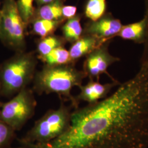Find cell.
Returning a JSON list of instances; mask_svg holds the SVG:
<instances>
[{"label":"cell","mask_w":148,"mask_h":148,"mask_svg":"<svg viewBox=\"0 0 148 148\" xmlns=\"http://www.w3.org/2000/svg\"><path fill=\"white\" fill-rule=\"evenodd\" d=\"M71 132L79 148H148V62L111 95L75 109Z\"/></svg>","instance_id":"6da1fadb"},{"label":"cell","mask_w":148,"mask_h":148,"mask_svg":"<svg viewBox=\"0 0 148 148\" xmlns=\"http://www.w3.org/2000/svg\"><path fill=\"white\" fill-rule=\"evenodd\" d=\"M85 78L84 72L77 69L73 64L57 66L44 65L42 69L36 72L32 90L38 95L54 93L63 97L75 109L79 106L71 91L74 87L82 85Z\"/></svg>","instance_id":"7a4b0ae2"},{"label":"cell","mask_w":148,"mask_h":148,"mask_svg":"<svg viewBox=\"0 0 148 148\" xmlns=\"http://www.w3.org/2000/svg\"><path fill=\"white\" fill-rule=\"evenodd\" d=\"M37 57L34 51L16 52L0 64V96L11 99L32 82Z\"/></svg>","instance_id":"3957f363"},{"label":"cell","mask_w":148,"mask_h":148,"mask_svg":"<svg viewBox=\"0 0 148 148\" xmlns=\"http://www.w3.org/2000/svg\"><path fill=\"white\" fill-rule=\"evenodd\" d=\"M62 102L56 109H50L35 122L26 134L18 139L21 145H40L50 142L62 136L69 128L72 110Z\"/></svg>","instance_id":"277c9868"},{"label":"cell","mask_w":148,"mask_h":148,"mask_svg":"<svg viewBox=\"0 0 148 148\" xmlns=\"http://www.w3.org/2000/svg\"><path fill=\"white\" fill-rule=\"evenodd\" d=\"M27 25L19 12L16 0H3L0 9V41L15 52L26 49Z\"/></svg>","instance_id":"5b68a950"},{"label":"cell","mask_w":148,"mask_h":148,"mask_svg":"<svg viewBox=\"0 0 148 148\" xmlns=\"http://www.w3.org/2000/svg\"><path fill=\"white\" fill-rule=\"evenodd\" d=\"M37 101L32 89L27 87L6 102H3L0 120L15 131L21 130L34 116Z\"/></svg>","instance_id":"8992f818"},{"label":"cell","mask_w":148,"mask_h":148,"mask_svg":"<svg viewBox=\"0 0 148 148\" xmlns=\"http://www.w3.org/2000/svg\"><path fill=\"white\" fill-rule=\"evenodd\" d=\"M110 41L103 43L86 57L83 70L86 77L89 79L99 81L102 74H108V69L112 64L120 61V59L109 52Z\"/></svg>","instance_id":"52a82bcc"},{"label":"cell","mask_w":148,"mask_h":148,"mask_svg":"<svg viewBox=\"0 0 148 148\" xmlns=\"http://www.w3.org/2000/svg\"><path fill=\"white\" fill-rule=\"evenodd\" d=\"M122 26L119 19L108 13L96 21L88 23L83 30V35H88L106 41L116 36Z\"/></svg>","instance_id":"ba28073f"},{"label":"cell","mask_w":148,"mask_h":148,"mask_svg":"<svg viewBox=\"0 0 148 148\" xmlns=\"http://www.w3.org/2000/svg\"><path fill=\"white\" fill-rule=\"evenodd\" d=\"M119 85L116 80L110 83L101 84L99 81L89 79L86 85H82L79 87V93L75 97V101L78 106L81 101L87 102L88 104L97 103L106 98L111 90Z\"/></svg>","instance_id":"9c48e42d"},{"label":"cell","mask_w":148,"mask_h":148,"mask_svg":"<svg viewBox=\"0 0 148 148\" xmlns=\"http://www.w3.org/2000/svg\"><path fill=\"white\" fill-rule=\"evenodd\" d=\"M116 36L137 43L148 41V12L143 19L136 23L123 25Z\"/></svg>","instance_id":"30bf717a"},{"label":"cell","mask_w":148,"mask_h":148,"mask_svg":"<svg viewBox=\"0 0 148 148\" xmlns=\"http://www.w3.org/2000/svg\"><path fill=\"white\" fill-rule=\"evenodd\" d=\"M106 41L101 40L90 35L84 34L78 40L71 44L69 49L72 63L75 64V63L79 59L86 57Z\"/></svg>","instance_id":"8fae6325"},{"label":"cell","mask_w":148,"mask_h":148,"mask_svg":"<svg viewBox=\"0 0 148 148\" xmlns=\"http://www.w3.org/2000/svg\"><path fill=\"white\" fill-rule=\"evenodd\" d=\"M63 1L64 0H57L52 3L38 7V9L35 10L34 19H41L48 21H65L62 16Z\"/></svg>","instance_id":"7c38bea8"},{"label":"cell","mask_w":148,"mask_h":148,"mask_svg":"<svg viewBox=\"0 0 148 148\" xmlns=\"http://www.w3.org/2000/svg\"><path fill=\"white\" fill-rule=\"evenodd\" d=\"M81 16L76 14L68 19L62 27L63 37L66 42H75L83 35V29L81 24Z\"/></svg>","instance_id":"4fadbf2b"},{"label":"cell","mask_w":148,"mask_h":148,"mask_svg":"<svg viewBox=\"0 0 148 148\" xmlns=\"http://www.w3.org/2000/svg\"><path fill=\"white\" fill-rule=\"evenodd\" d=\"M66 42V41L63 36L54 34L40 38L38 41L36 46L37 58L46 56L57 48L64 47Z\"/></svg>","instance_id":"5bb4252c"},{"label":"cell","mask_w":148,"mask_h":148,"mask_svg":"<svg viewBox=\"0 0 148 148\" xmlns=\"http://www.w3.org/2000/svg\"><path fill=\"white\" fill-rule=\"evenodd\" d=\"M65 21H48L35 19L32 21V32L41 38L53 35L56 30Z\"/></svg>","instance_id":"9a60e30c"},{"label":"cell","mask_w":148,"mask_h":148,"mask_svg":"<svg viewBox=\"0 0 148 148\" xmlns=\"http://www.w3.org/2000/svg\"><path fill=\"white\" fill-rule=\"evenodd\" d=\"M38 59L43 62L44 65L49 66L63 65L73 64L69 51L64 47L57 48L46 56L38 58Z\"/></svg>","instance_id":"2e32d148"},{"label":"cell","mask_w":148,"mask_h":148,"mask_svg":"<svg viewBox=\"0 0 148 148\" xmlns=\"http://www.w3.org/2000/svg\"><path fill=\"white\" fill-rule=\"evenodd\" d=\"M106 0H88L85 6V16L90 21H96L106 14Z\"/></svg>","instance_id":"e0dca14e"},{"label":"cell","mask_w":148,"mask_h":148,"mask_svg":"<svg viewBox=\"0 0 148 148\" xmlns=\"http://www.w3.org/2000/svg\"><path fill=\"white\" fill-rule=\"evenodd\" d=\"M34 1L35 0H16L19 12L27 25L31 23L34 18L36 9L33 5Z\"/></svg>","instance_id":"ac0fdd59"},{"label":"cell","mask_w":148,"mask_h":148,"mask_svg":"<svg viewBox=\"0 0 148 148\" xmlns=\"http://www.w3.org/2000/svg\"><path fill=\"white\" fill-rule=\"evenodd\" d=\"M16 132L12 128L0 120V148H10L16 138Z\"/></svg>","instance_id":"d6986e66"},{"label":"cell","mask_w":148,"mask_h":148,"mask_svg":"<svg viewBox=\"0 0 148 148\" xmlns=\"http://www.w3.org/2000/svg\"><path fill=\"white\" fill-rule=\"evenodd\" d=\"M77 8L74 5H63L62 8V16L64 19L67 21L76 16Z\"/></svg>","instance_id":"ffe728a7"},{"label":"cell","mask_w":148,"mask_h":148,"mask_svg":"<svg viewBox=\"0 0 148 148\" xmlns=\"http://www.w3.org/2000/svg\"><path fill=\"white\" fill-rule=\"evenodd\" d=\"M38 7L53 2L57 0H35Z\"/></svg>","instance_id":"44dd1931"},{"label":"cell","mask_w":148,"mask_h":148,"mask_svg":"<svg viewBox=\"0 0 148 148\" xmlns=\"http://www.w3.org/2000/svg\"><path fill=\"white\" fill-rule=\"evenodd\" d=\"M0 98H1V96H0ZM2 104H3V102H2L1 99H0V111H1V107L2 106Z\"/></svg>","instance_id":"7402d4cb"},{"label":"cell","mask_w":148,"mask_h":148,"mask_svg":"<svg viewBox=\"0 0 148 148\" xmlns=\"http://www.w3.org/2000/svg\"><path fill=\"white\" fill-rule=\"evenodd\" d=\"M10 148H27L26 147H23V146H21V145L20 147H16V148H12V147H10Z\"/></svg>","instance_id":"603a6c76"},{"label":"cell","mask_w":148,"mask_h":148,"mask_svg":"<svg viewBox=\"0 0 148 148\" xmlns=\"http://www.w3.org/2000/svg\"><path fill=\"white\" fill-rule=\"evenodd\" d=\"M0 9H1V3H0Z\"/></svg>","instance_id":"cb8c5ba5"}]
</instances>
